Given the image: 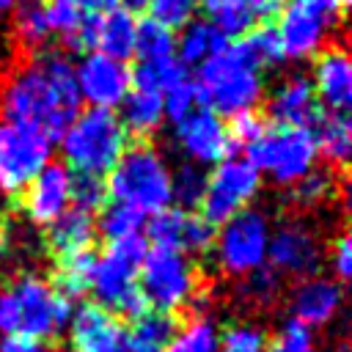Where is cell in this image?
I'll use <instances>...</instances> for the list:
<instances>
[{
  "instance_id": "cell-35",
  "label": "cell",
  "mask_w": 352,
  "mask_h": 352,
  "mask_svg": "<svg viewBox=\"0 0 352 352\" xmlns=\"http://www.w3.org/2000/svg\"><path fill=\"white\" fill-rule=\"evenodd\" d=\"M270 336L256 322H231L220 330V352H267Z\"/></svg>"
},
{
  "instance_id": "cell-50",
  "label": "cell",
  "mask_w": 352,
  "mask_h": 352,
  "mask_svg": "<svg viewBox=\"0 0 352 352\" xmlns=\"http://www.w3.org/2000/svg\"><path fill=\"white\" fill-rule=\"evenodd\" d=\"M30 3H41V6H47V3H50V0H30Z\"/></svg>"
},
{
  "instance_id": "cell-15",
  "label": "cell",
  "mask_w": 352,
  "mask_h": 352,
  "mask_svg": "<svg viewBox=\"0 0 352 352\" xmlns=\"http://www.w3.org/2000/svg\"><path fill=\"white\" fill-rule=\"evenodd\" d=\"M143 228H146V242H151V248L176 250L184 256L209 253L214 242V226L201 212H190L179 206H168L151 214L143 223Z\"/></svg>"
},
{
  "instance_id": "cell-11",
  "label": "cell",
  "mask_w": 352,
  "mask_h": 352,
  "mask_svg": "<svg viewBox=\"0 0 352 352\" xmlns=\"http://www.w3.org/2000/svg\"><path fill=\"white\" fill-rule=\"evenodd\" d=\"M261 190V173L248 157H226L206 173V187L201 198V214L212 226H223L234 214L250 209Z\"/></svg>"
},
{
  "instance_id": "cell-8",
  "label": "cell",
  "mask_w": 352,
  "mask_h": 352,
  "mask_svg": "<svg viewBox=\"0 0 352 352\" xmlns=\"http://www.w3.org/2000/svg\"><path fill=\"white\" fill-rule=\"evenodd\" d=\"M138 289L146 308L173 316L192 305L198 294V270L184 253L148 248L138 267Z\"/></svg>"
},
{
  "instance_id": "cell-34",
  "label": "cell",
  "mask_w": 352,
  "mask_h": 352,
  "mask_svg": "<svg viewBox=\"0 0 352 352\" xmlns=\"http://www.w3.org/2000/svg\"><path fill=\"white\" fill-rule=\"evenodd\" d=\"M204 187H206V170L192 165V162H182L176 170H170V195L179 204V209H195L201 206L204 198Z\"/></svg>"
},
{
  "instance_id": "cell-28",
  "label": "cell",
  "mask_w": 352,
  "mask_h": 352,
  "mask_svg": "<svg viewBox=\"0 0 352 352\" xmlns=\"http://www.w3.org/2000/svg\"><path fill=\"white\" fill-rule=\"evenodd\" d=\"M226 44H228V38L217 28H212L206 19H190L176 36V58L182 66L198 69L214 52H220Z\"/></svg>"
},
{
  "instance_id": "cell-42",
  "label": "cell",
  "mask_w": 352,
  "mask_h": 352,
  "mask_svg": "<svg viewBox=\"0 0 352 352\" xmlns=\"http://www.w3.org/2000/svg\"><path fill=\"white\" fill-rule=\"evenodd\" d=\"M107 201V190H104V179L96 176H74L72 173V206L80 212L94 214L96 209H102Z\"/></svg>"
},
{
  "instance_id": "cell-45",
  "label": "cell",
  "mask_w": 352,
  "mask_h": 352,
  "mask_svg": "<svg viewBox=\"0 0 352 352\" xmlns=\"http://www.w3.org/2000/svg\"><path fill=\"white\" fill-rule=\"evenodd\" d=\"M264 129H267V121H264V116H258L256 110H253V113L234 116L231 124H228V132H231L234 146H245V148L253 146V143L261 138Z\"/></svg>"
},
{
  "instance_id": "cell-47",
  "label": "cell",
  "mask_w": 352,
  "mask_h": 352,
  "mask_svg": "<svg viewBox=\"0 0 352 352\" xmlns=\"http://www.w3.org/2000/svg\"><path fill=\"white\" fill-rule=\"evenodd\" d=\"M116 352H162V349L160 346H151V344H143V341H138L132 336H124Z\"/></svg>"
},
{
  "instance_id": "cell-17",
  "label": "cell",
  "mask_w": 352,
  "mask_h": 352,
  "mask_svg": "<svg viewBox=\"0 0 352 352\" xmlns=\"http://www.w3.org/2000/svg\"><path fill=\"white\" fill-rule=\"evenodd\" d=\"M72 209V170L50 162L22 190V212L33 226H52L63 212Z\"/></svg>"
},
{
  "instance_id": "cell-23",
  "label": "cell",
  "mask_w": 352,
  "mask_h": 352,
  "mask_svg": "<svg viewBox=\"0 0 352 352\" xmlns=\"http://www.w3.org/2000/svg\"><path fill=\"white\" fill-rule=\"evenodd\" d=\"M316 96L305 74H286L270 91L267 113L278 126H308L316 118Z\"/></svg>"
},
{
  "instance_id": "cell-10",
  "label": "cell",
  "mask_w": 352,
  "mask_h": 352,
  "mask_svg": "<svg viewBox=\"0 0 352 352\" xmlns=\"http://www.w3.org/2000/svg\"><path fill=\"white\" fill-rule=\"evenodd\" d=\"M272 226L264 212L245 209L214 231L212 256L228 278H245L267 264Z\"/></svg>"
},
{
  "instance_id": "cell-33",
  "label": "cell",
  "mask_w": 352,
  "mask_h": 352,
  "mask_svg": "<svg viewBox=\"0 0 352 352\" xmlns=\"http://www.w3.org/2000/svg\"><path fill=\"white\" fill-rule=\"evenodd\" d=\"M143 223L146 217L129 206H121V204H104L99 209V220H96V234H102L110 242H118V239H129V236H138L143 234Z\"/></svg>"
},
{
  "instance_id": "cell-21",
  "label": "cell",
  "mask_w": 352,
  "mask_h": 352,
  "mask_svg": "<svg viewBox=\"0 0 352 352\" xmlns=\"http://www.w3.org/2000/svg\"><path fill=\"white\" fill-rule=\"evenodd\" d=\"M204 19L226 38H245L264 22H270L280 0H201Z\"/></svg>"
},
{
  "instance_id": "cell-4",
  "label": "cell",
  "mask_w": 352,
  "mask_h": 352,
  "mask_svg": "<svg viewBox=\"0 0 352 352\" xmlns=\"http://www.w3.org/2000/svg\"><path fill=\"white\" fill-rule=\"evenodd\" d=\"M129 132L116 110H80L60 132V157L74 176L104 179L126 151Z\"/></svg>"
},
{
  "instance_id": "cell-24",
  "label": "cell",
  "mask_w": 352,
  "mask_h": 352,
  "mask_svg": "<svg viewBox=\"0 0 352 352\" xmlns=\"http://www.w3.org/2000/svg\"><path fill=\"white\" fill-rule=\"evenodd\" d=\"M135 41H138V19H135V14H129L126 8L116 6L113 11L102 14L99 22L94 25L88 50L126 63L135 55Z\"/></svg>"
},
{
  "instance_id": "cell-38",
  "label": "cell",
  "mask_w": 352,
  "mask_h": 352,
  "mask_svg": "<svg viewBox=\"0 0 352 352\" xmlns=\"http://www.w3.org/2000/svg\"><path fill=\"white\" fill-rule=\"evenodd\" d=\"M242 44L248 47V52H250V58L258 63V69H272V66H278V63L286 60L275 28L261 25V28H256L253 33H248V36L242 38Z\"/></svg>"
},
{
  "instance_id": "cell-7",
  "label": "cell",
  "mask_w": 352,
  "mask_h": 352,
  "mask_svg": "<svg viewBox=\"0 0 352 352\" xmlns=\"http://www.w3.org/2000/svg\"><path fill=\"white\" fill-rule=\"evenodd\" d=\"M346 0H280L278 38L286 60H308L319 55L341 25Z\"/></svg>"
},
{
  "instance_id": "cell-16",
  "label": "cell",
  "mask_w": 352,
  "mask_h": 352,
  "mask_svg": "<svg viewBox=\"0 0 352 352\" xmlns=\"http://www.w3.org/2000/svg\"><path fill=\"white\" fill-rule=\"evenodd\" d=\"M74 82L80 102L96 110H116L132 88V69L124 60L88 52L74 66Z\"/></svg>"
},
{
  "instance_id": "cell-40",
  "label": "cell",
  "mask_w": 352,
  "mask_h": 352,
  "mask_svg": "<svg viewBox=\"0 0 352 352\" xmlns=\"http://www.w3.org/2000/svg\"><path fill=\"white\" fill-rule=\"evenodd\" d=\"M198 6H201V0H148L146 8L151 11L148 19L160 22V25H165V28H170L176 33L192 19Z\"/></svg>"
},
{
  "instance_id": "cell-19",
  "label": "cell",
  "mask_w": 352,
  "mask_h": 352,
  "mask_svg": "<svg viewBox=\"0 0 352 352\" xmlns=\"http://www.w3.org/2000/svg\"><path fill=\"white\" fill-rule=\"evenodd\" d=\"M344 305V289L336 278L327 275H311L297 280L289 297L292 319L305 327H324L330 324Z\"/></svg>"
},
{
  "instance_id": "cell-20",
  "label": "cell",
  "mask_w": 352,
  "mask_h": 352,
  "mask_svg": "<svg viewBox=\"0 0 352 352\" xmlns=\"http://www.w3.org/2000/svg\"><path fill=\"white\" fill-rule=\"evenodd\" d=\"M116 6L118 0H50L47 19L52 28V38L58 36L72 50H85L99 16L113 11Z\"/></svg>"
},
{
  "instance_id": "cell-25",
  "label": "cell",
  "mask_w": 352,
  "mask_h": 352,
  "mask_svg": "<svg viewBox=\"0 0 352 352\" xmlns=\"http://www.w3.org/2000/svg\"><path fill=\"white\" fill-rule=\"evenodd\" d=\"M47 228H50L47 245H50V250H52L58 258L94 250V242H96V220H94V214H88V212H80V209L72 206L69 212H63V214H60L52 226H47Z\"/></svg>"
},
{
  "instance_id": "cell-2",
  "label": "cell",
  "mask_w": 352,
  "mask_h": 352,
  "mask_svg": "<svg viewBox=\"0 0 352 352\" xmlns=\"http://www.w3.org/2000/svg\"><path fill=\"white\" fill-rule=\"evenodd\" d=\"M195 88L204 107H209L220 118H234L242 113H253L261 104L264 72L239 38L234 44L228 41L220 52L198 66Z\"/></svg>"
},
{
  "instance_id": "cell-49",
  "label": "cell",
  "mask_w": 352,
  "mask_h": 352,
  "mask_svg": "<svg viewBox=\"0 0 352 352\" xmlns=\"http://www.w3.org/2000/svg\"><path fill=\"white\" fill-rule=\"evenodd\" d=\"M118 6H121V8H126L129 14H135V11L146 8V6H148V0H118Z\"/></svg>"
},
{
  "instance_id": "cell-3",
  "label": "cell",
  "mask_w": 352,
  "mask_h": 352,
  "mask_svg": "<svg viewBox=\"0 0 352 352\" xmlns=\"http://www.w3.org/2000/svg\"><path fill=\"white\" fill-rule=\"evenodd\" d=\"M72 300H66L50 280L22 272L0 292V336H22L50 341L69 327Z\"/></svg>"
},
{
  "instance_id": "cell-12",
  "label": "cell",
  "mask_w": 352,
  "mask_h": 352,
  "mask_svg": "<svg viewBox=\"0 0 352 352\" xmlns=\"http://www.w3.org/2000/svg\"><path fill=\"white\" fill-rule=\"evenodd\" d=\"M324 264V242L322 236L302 220H283L270 234L267 267L278 278H311L319 275Z\"/></svg>"
},
{
  "instance_id": "cell-27",
  "label": "cell",
  "mask_w": 352,
  "mask_h": 352,
  "mask_svg": "<svg viewBox=\"0 0 352 352\" xmlns=\"http://www.w3.org/2000/svg\"><path fill=\"white\" fill-rule=\"evenodd\" d=\"M311 124L316 154L324 157L330 165H346L352 154V124L346 113H316Z\"/></svg>"
},
{
  "instance_id": "cell-26",
  "label": "cell",
  "mask_w": 352,
  "mask_h": 352,
  "mask_svg": "<svg viewBox=\"0 0 352 352\" xmlns=\"http://www.w3.org/2000/svg\"><path fill=\"white\" fill-rule=\"evenodd\" d=\"M121 124L126 132L138 135V138H148L154 135L162 124H165V107H162V94L151 91V88H140L132 85L129 94L121 102V113H118Z\"/></svg>"
},
{
  "instance_id": "cell-22",
  "label": "cell",
  "mask_w": 352,
  "mask_h": 352,
  "mask_svg": "<svg viewBox=\"0 0 352 352\" xmlns=\"http://www.w3.org/2000/svg\"><path fill=\"white\" fill-rule=\"evenodd\" d=\"M69 338L74 352H116L124 338V330L118 324V316L99 308L96 302H85L72 311Z\"/></svg>"
},
{
  "instance_id": "cell-32",
  "label": "cell",
  "mask_w": 352,
  "mask_h": 352,
  "mask_svg": "<svg viewBox=\"0 0 352 352\" xmlns=\"http://www.w3.org/2000/svg\"><path fill=\"white\" fill-rule=\"evenodd\" d=\"M94 258H96L94 250H88V253H74V256H66V258H58V267H55V283H52V286H55L66 300L82 297V294L88 292V283H91Z\"/></svg>"
},
{
  "instance_id": "cell-36",
  "label": "cell",
  "mask_w": 352,
  "mask_h": 352,
  "mask_svg": "<svg viewBox=\"0 0 352 352\" xmlns=\"http://www.w3.org/2000/svg\"><path fill=\"white\" fill-rule=\"evenodd\" d=\"M336 192H338V179L333 170H324V168H314L308 176H302L294 184V198L300 206H322L333 201Z\"/></svg>"
},
{
  "instance_id": "cell-14",
  "label": "cell",
  "mask_w": 352,
  "mask_h": 352,
  "mask_svg": "<svg viewBox=\"0 0 352 352\" xmlns=\"http://www.w3.org/2000/svg\"><path fill=\"white\" fill-rule=\"evenodd\" d=\"M173 140L179 151L187 157V162L198 168H206V165L214 168L234 151V140L226 118H220L204 104H198L192 113H187L182 121L173 124Z\"/></svg>"
},
{
  "instance_id": "cell-48",
  "label": "cell",
  "mask_w": 352,
  "mask_h": 352,
  "mask_svg": "<svg viewBox=\"0 0 352 352\" xmlns=\"http://www.w3.org/2000/svg\"><path fill=\"white\" fill-rule=\"evenodd\" d=\"M19 3L22 0H0V28H6L11 22V16H14V11H16Z\"/></svg>"
},
{
  "instance_id": "cell-1",
  "label": "cell",
  "mask_w": 352,
  "mask_h": 352,
  "mask_svg": "<svg viewBox=\"0 0 352 352\" xmlns=\"http://www.w3.org/2000/svg\"><path fill=\"white\" fill-rule=\"evenodd\" d=\"M80 113L74 63L58 50L33 55L14 66L0 82V121L30 129L47 140L60 138Z\"/></svg>"
},
{
  "instance_id": "cell-44",
  "label": "cell",
  "mask_w": 352,
  "mask_h": 352,
  "mask_svg": "<svg viewBox=\"0 0 352 352\" xmlns=\"http://www.w3.org/2000/svg\"><path fill=\"white\" fill-rule=\"evenodd\" d=\"M324 258L330 264V278H336L338 283L346 280L352 275V242L346 234H338L336 239H330V245L324 248Z\"/></svg>"
},
{
  "instance_id": "cell-29",
  "label": "cell",
  "mask_w": 352,
  "mask_h": 352,
  "mask_svg": "<svg viewBox=\"0 0 352 352\" xmlns=\"http://www.w3.org/2000/svg\"><path fill=\"white\" fill-rule=\"evenodd\" d=\"M138 66H168L176 58V33L154 19L138 22V41H135Z\"/></svg>"
},
{
  "instance_id": "cell-5",
  "label": "cell",
  "mask_w": 352,
  "mask_h": 352,
  "mask_svg": "<svg viewBox=\"0 0 352 352\" xmlns=\"http://www.w3.org/2000/svg\"><path fill=\"white\" fill-rule=\"evenodd\" d=\"M170 165L154 146H126L113 170L104 176V190L113 204L135 212L157 214L173 204L170 195Z\"/></svg>"
},
{
  "instance_id": "cell-30",
  "label": "cell",
  "mask_w": 352,
  "mask_h": 352,
  "mask_svg": "<svg viewBox=\"0 0 352 352\" xmlns=\"http://www.w3.org/2000/svg\"><path fill=\"white\" fill-rule=\"evenodd\" d=\"M162 352H220V327L209 316L195 314L190 322L176 324Z\"/></svg>"
},
{
  "instance_id": "cell-31",
  "label": "cell",
  "mask_w": 352,
  "mask_h": 352,
  "mask_svg": "<svg viewBox=\"0 0 352 352\" xmlns=\"http://www.w3.org/2000/svg\"><path fill=\"white\" fill-rule=\"evenodd\" d=\"M11 30H14V38L22 44V47H44L50 38H52V28H50V19H47V6L41 3H19L14 16H11Z\"/></svg>"
},
{
  "instance_id": "cell-18",
  "label": "cell",
  "mask_w": 352,
  "mask_h": 352,
  "mask_svg": "<svg viewBox=\"0 0 352 352\" xmlns=\"http://www.w3.org/2000/svg\"><path fill=\"white\" fill-rule=\"evenodd\" d=\"M311 88L316 102L324 104L327 113H346L352 104V60L344 47L327 44L319 55H314Z\"/></svg>"
},
{
  "instance_id": "cell-39",
  "label": "cell",
  "mask_w": 352,
  "mask_h": 352,
  "mask_svg": "<svg viewBox=\"0 0 352 352\" xmlns=\"http://www.w3.org/2000/svg\"><path fill=\"white\" fill-rule=\"evenodd\" d=\"M201 104L198 99V88H195V80H190L187 74L179 77L170 88L162 91V107H165V118L170 124L182 121L187 113H192L195 107Z\"/></svg>"
},
{
  "instance_id": "cell-37",
  "label": "cell",
  "mask_w": 352,
  "mask_h": 352,
  "mask_svg": "<svg viewBox=\"0 0 352 352\" xmlns=\"http://www.w3.org/2000/svg\"><path fill=\"white\" fill-rule=\"evenodd\" d=\"M173 330H176V319L170 314L146 308L143 314H138L132 319V333L129 336L138 338V341H143V344H151V346L165 349V344L170 341Z\"/></svg>"
},
{
  "instance_id": "cell-6",
  "label": "cell",
  "mask_w": 352,
  "mask_h": 352,
  "mask_svg": "<svg viewBox=\"0 0 352 352\" xmlns=\"http://www.w3.org/2000/svg\"><path fill=\"white\" fill-rule=\"evenodd\" d=\"M148 250V242L143 234L110 242L102 256L94 258L91 283L88 292L94 294L96 305L110 311L113 316H129L146 311V302L138 289V267Z\"/></svg>"
},
{
  "instance_id": "cell-41",
  "label": "cell",
  "mask_w": 352,
  "mask_h": 352,
  "mask_svg": "<svg viewBox=\"0 0 352 352\" xmlns=\"http://www.w3.org/2000/svg\"><path fill=\"white\" fill-rule=\"evenodd\" d=\"M267 352H319L316 349V336L311 327L289 319L280 324L275 341L267 346Z\"/></svg>"
},
{
  "instance_id": "cell-9",
  "label": "cell",
  "mask_w": 352,
  "mask_h": 352,
  "mask_svg": "<svg viewBox=\"0 0 352 352\" xmlns=\"http://www.w3.org/2000/svg\"><path fill=\"white\" fill-rule=\"evenodd\" d=\"M316 146L308 126H267L261 138L248 146V160L261 176L280 187H294L316 168Z\"/></svg>"
},
{
  "instance_id": "cell-13",
  "label": "cell",
  "mask_w": 352,
  "mask_h": 352,
  "mask_svg": "<svg viewBox=\"0 0 352 352\" xmlns=\"http://www.w3.org/2000/svg\"><path fill=\"white\" fill-rule=\"evenodd\" d=\"M52 157V140L0 124V190L6 192H22L38 170L50 165Z\"/></svg>"
},
{
  "instance_id": "cell-43",
  "label": "cell",
  "mask_w": 352,
  "mask_h": 352,
  "mask_svg": "<svg viewBox=\"0 0 352 352\" xmlns=\"http://www.w3.org/2000/svg\"><path fill=\"white\" fill-rule=\"evenodd\" d=\"M239 289H242V297H245L248 302L267 305V302H272V300H275V294L280 292V278H278V275L264 264L261 270H256V272L245 275Z\"/></svg>"
},
{
  "instance_id": "cell-46",
  "label": "cell",
  "mask_w": 352,
  "mask_h": 352,
  "mask_svg": "<svg viewBox=\"0 0 352 352\" xmlns=\"http://www.w3.org/2000/svg\"><path fill=\"white\" fill-rule=\"evenodd\" d=\"M0 352H55L44 341L22 338V336H3L0 338Z\"/></svg>"
}]
</instances>
